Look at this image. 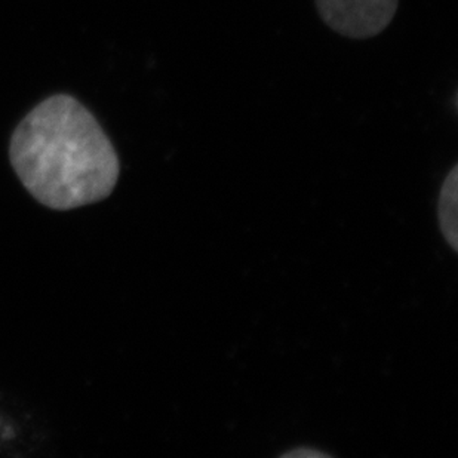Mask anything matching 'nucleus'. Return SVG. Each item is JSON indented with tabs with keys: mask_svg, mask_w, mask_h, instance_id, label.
<instances>
[{
	"mask_svg": "<svg viewBox=\"0 0 458 458\" xmlns=\"http://www.w3.org/2000/svg\"><path fill=\"white\" fill-rule=\"evenodd\" d=\"M9 159L39 204L70 211L107 199L121 162L96 116L74 97H49L13 131Z\"/></svg>",
	"mask_w": 458,
	"mask_h": 458,
	"instance_id": "f257e3e1",
	"label": "nucleus"
},
{
	"mask_svg": "<svg viewBox=\"0 0 458 458\" xmlns=\"http://www.w3.org/2000/svg\"><path fill=\"white\" fill-rule=\"evenodd\" d=\"M399 0H316L325 24L351 39H369L389 26Z\"/></svg>",
	"mask_w": 458,
	"mask_h": 458,
	"instance_id": "f03ea898",
	"label": "nucleus"
},
{
	"mask_svg": "<svg viewBox=\"0 0 458 458\" xmlns=\"http://www.w3.org/2000/svg\"><path fill=\"white\" fill-rule=\"evenodd\" d=\"M457 191L458 165H454L442 184L439 204H437V218H439V227L444 238L455 252L458 251Z\"/></svg>",
	"mask_w": 458,
	"mask_h": 458,
	"instance_id": "7ed1b4c3",
	"label": "nucleus"
},
{
	"mask_svg": "<svg viewBox=\"0 0 458 458\" xmlns=\"http://www.w3.org/2000/svg\"><path fill=\"white\" fill-rule=\"evenodd\" d=\"M284 457H327V454L320 453V451L310 450V448L309 450L300 448V450L286 453V454H284Z\"/></svg>",
	"mask_w": 458,
	"mask_h": 458,
	"instance_id": "20e7f679",
	"label": "nucleus"
}]
</instances>
